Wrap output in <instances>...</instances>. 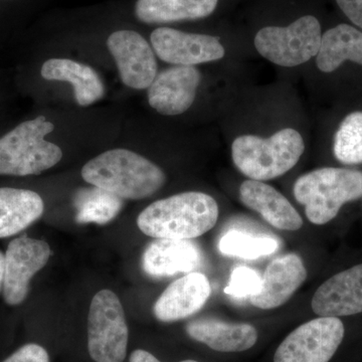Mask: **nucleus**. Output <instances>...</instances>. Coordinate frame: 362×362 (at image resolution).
<instances>
[{
    "instance_id": "1",
    "label": "nucleus",
    "mask_w": 362,
    "mask_h": 362,
    "mask_svg": "<svg viewBox=\"0 0 362 362\" xmlns=\"http://www.w3.org/2000/svg\"><path fill=\"white\" fill-rule=\"evenodd\" d=\"M218 214V202L211 195L181 192L147 206L138 216L137 226L154 239L192 240L211 230Z\"/></svg>"
},
{
    "instance_id": "2",
    "label": "nucleus",
    "mask_w": 362,
    "mask_h": 362,
    "mask_svg": "<svg viewBox=\"0 0 362 362\" xmlns=\"http://www.w3.org/2000/svg\"><path fill=\"white\" fill-rule=\"evenodd\" d=\"M82 177L94 187L127 199L151 197L166 181L159 166L128 149L108 150L88 161Z\"/></svg>"
},
{
    "instance_id": "3",
    "label": "nucleus",
    "mask_w": 362,
    "mask_h": 362,
    "mask_svg": "<svg viewBox=\"0 0 362 362\" xmlns=\"http://www.w3.org/2000/svg\"><path fill=\"white\" fill-rule=\"evenodd\" d=\"M295 199L305 206L313 225L329 223L347 202L362 197V171L325 168L300 176L293 188Z\"/></svg>"
},
{
    "instance_id": "4",
    "label": "nucleus",
    "mask_w": 362,
    "mask_h": 362,
    "mask_svg": "<svg viewBox=\"0 0 362 362\" xmlns=\"http://www.w3.org/2000/svg\"><path fill=\"white\" fill-rule=\"evenodd\" d=\"M303 138L292 128L278 131L270 138L243 135L232 144L235 168L250 180L266 181L291 170L304 153Z\"/></svg>"
},
{
    "instance_id": "5",
    "label": "nucleus",
    "mask_w": 362,
    "mask_h": 362,
    "mask_svg": "<svg viewBox=\"0 0 362 362\" xmlns=\"http://www.w3.org/2000/svg\"><path fill=\"white\" fill-rule=\"evenodd\" d=\"M54 130V124L39 116L0 138V175H37L57 165L63 151L45 139Z\"/></svg>"
},
{
    "instance_id": "6",
    "label": "nucleus",
    "mask_w": 362,
    "mask_h": 362,
    "mask_svg": "<svg viewBox=\"0 0 362 362\" xmlns=\"http://www.w3.org/2000/svg\"><path fill=\"white\" fill-rule=\"evenodd\" d=\"M129 330L118 296L101 290L90 302L88 315V350L96 362H123L127 356Z\"/></svg>"
},
{
    "instance_id": "7",
    "label": "nucleus",
    "mask_w": 362,
    "mask_h": 362,
    "mask_svg": "<svg viewBox=\"0 0 362 362\" xmlns=\"http://www.w3.org/2000/svg\"><path fill=\"white\" fill-rule=\"evenodd\" d=\"M321 40L320 23L314 16H305L285 28H262L255 37V47L272 63L292 68L317 57Z\"/></svg>"
},
{
    "instance_id": "8",
    "label": "nucleus",
    "mask_w": 362,
    "mask_h": 362,
    "mask_svg": "<svg viewBox=\"0 0 362 362\" xmlns=\"http://www.w3.org/2000/svg\"><path fill=\"white\" fill-rule=\"evenodd\" d=\"M337 317H319L302 324L285 338L274 362H329L344 338Z\"/></svg>"
},
{
    "instance_id": "9",
    "label": "nucleus",
    "mask_w": 362,
    "mask_h": 362,
    "mask_svg": "<svg viewBox=\"0 0 362 362\" xmlns=\"http://www.w3.org/2000/svg\"><path fill=\"white\" fill-rule=\"evenodd\" d=\"M52 255L45 240L23 237L11 240L6 252L4 298L6 304L23 303L30 291V282L42 270Z\"/></svg>"
},
{
    "instance_id": "10",
    "label": "nucleus",
    "mask_w": 362,
    "mask_h": 362,
    "mask_svg": "<svg viewBox=\"0 0 362 362\" xmlns=\"http://www.w3.org/2000/svg\"><path fill=\"white\" fill-rule=\"evenodd\" d=\"M150 40L156 56L175 66H194L218 61L226 54L220 39L213 35L159 28L152 32Z\"/></svg>"
},
{
    "instance_id": "11",
    "label": "nucleus",
    "mask_w": 362,
    "mask_h": 362,
    "mask_svg": "<svg viewBox=\"0 0 362 362\" xmlns=\"http://www.w3.org/2000/svg\"><path fill=\"white\" fill-rule=\"evenodd\" d=\"M123 84L135 90L148 89L157 75L156 52L134 30H118L107 40Z\"/></svg>"
},
{
    "instance_id": "12",
    "label": "nucleus",
    "mask_w": 362,
    "mask_h": 362,
    "mask_svg": "<svg viewBox=\"0 0 362 362\" xmlns=\"http://www.w3.org/2000/svg\"><path fill=\"white\" fill-rule=\"evenodd\" d=\"M201 81V73L195 66L165 69L157 74L149 86V105L161 115H180L194 104Z\"/></svg>"
},
{
    "instance_id": "13",
    "label": "nucleus",
    "mask_w": 362,
    "mask_h": 362,
    "mask_svg": "<svg viewBox=\"0 0 362 362\" xmlns=\"http://www.w3.org/2000/svg\"><path fill=\"white\" fill-rule=\"evenodd\" d=\"M306 278L307 270L301 257L296 254L278 257L267 267L261 288L250 297V301L263 310L278 308L293 296Z\"/></svg>"
},
{
    "instance_id": "14",
    "label": "nucleus",
    "mask_w": 362,
    "mask_h": 362,
    "mask_svg": "<svg viewBox=\"0 0 362 362\" xmlns=\"http://www.w3.org/2000/svg\"><path fill=\"white\" fill-rule=\"evenodd\" d=\"M311 305L320 317L362 313V264L328 279L317 289Z\"/></svg>"
},
{
    "instance_id": "15",
    "label": "nucleus",
    "mask_w": 362,
    "mask_h": 362,
    "mask_svg": "<svg viewBox=\"0 0 362 362\" xmlns=\"http://www.w3.org/2000/svg\"><path fill=\"white\" fill-rule=\"evenodd\" d=\"M211 294L209 279L199 272L183 276L164 290L154 304V315L162 322H173L201 310Z\"/></svg>"
},
{
    "instance_id": "16",
    "label": "nucleus",
    "mask_w": 362,
    "mask_h": 362,
    "mask_svg": "<svg viewBox=\"0 0 362 362\" xmlns=\"http://www.w3.org/2000/svg\"><path fill=\"white\" fill-rule=\"evenodd\" d=\"M202 252L190 240L156 239L145 249L142 268L154 278L192 273L202 263Z\"/></svg>"
},
{
    "instance_id": "17",
    "label": "nucleus",
    "mask_w": 362,
    "mask_h": 362,
    "mask_svg": "<svg viewBox=\"0 0 362 362\" xmlns=\"http://www.w3.org/2000/svg\"><path fill=\"white\" fill-rule=\"evenodd\" d=\"M240 199L244 206L261 214L269 225L279 230L295 232L303 226L301 216L284 195L263 181H244Z\"/></svg>"
},
{
    "instance_id": "18",
    "label": "nucleus",
    "mask_w": 362,
    "mask_h": 362,
    "mask_svg": "<svg viewBox=\"0 0 362 362\" xmlns=\"http://www.w3.org/2000/svg\"><path fill=\"white\" fill-rule=\"evenodd\" d=\"M187 332L192 339L220 352H242L252 349L258 340L254 326L245 323H228L214 318L190 321Z\"/></svg>"
},
{
    "instance_id": "19",
    "label": "nucleus",
    "mask_w": 362,
    "mask_h": 362,
    "mask_svg": "<svg viewBox=\"0 0 362 362\" xmlns=\"http://www.w3.org/2000/svg\"><path fill=\"white\" fill-rule=\"evenodd\" d=\"M42 77L73 85L76 101L87 107L104 97L103 81L92 66L69 59H51L42 66Z\"/></svg>"
},
{
    "instance_id": "20",
    "label": "nucleus",
    "mask_w": 362,
    "mask_h": 362,
    "mask_svg": "<svg viewBox=\"0 0 362 362\" xmlns=\"http://www.w3.org/2000/svg\"><path fill=\"white\" fill-rule=\"evenodd\" d=\"M39 194L18 188H0V238L23 232L44 214Z\"/></svg>"
},
{
    "instance_id": "21",
    "label": "nucleus",
    "mask_w": 362,
    "mask_h": 362,
    "mask_svg": "<svg viewBox=\"0 0 362 362\" xmlns=\"http://www.w3.org/2000/svg\"><path fill=\"white\" fill-rule=\"evenodd\" d=\"M218 0H137L135 16L147 25L201 20L214 13Z\"/></svg>"
},
{
    "instance_id": "22",
    "label": "nucleus",
    "mask_w": 362,
    "mask_h": 362,
    "mask_svg": "<svg viewBox=\"0 0 362 362\" xmlns=\"http://www.w3.org/2000/svg\"><path fill=\"white\" fill-rule=\"evenodd\" d=\"M344 61L362 66V32L342 23L322 35L316 64L321 71L332 73Z\"/></svg>"
},
{
    "instance_id": "23",
    "label": "nucleus",
    "mask_w": 362,
    "mask_h": 362,
    "mask_svg": "<svg viewBox=\"0 0 362 362\" xmlns=\"http://www.w3.org/2000/svg\"><path fill=\"white\" fill-rule=\"evenodd\" d=\"M77 221L81 223H97L104 225L118 214L122 206L121 197L96 187L85 189L78 194Z\"/></svg>"
},
{
    "instance_id": "24",
    "label": "nucleus",
    "mask_w": 362,
    "mask_h": 362,
    "mask_svg": "<svg viewBox=\"0 0 362 362\" xmlns=\"http://www.w3.org/2000/svg\"><path fill=\"white\" fill-rule=\"evenodd\" d=\"M333 151L343 164L362 163V112L345 117L335 134Z\"/></svg>"
},
{
    "instance_id": "25",
    "label": "nucleus",
    "mask_w": 362,
    "mask_h": 362,
    "mask_svg": "<svg viewBox=\"0 0 362 362\" xmlns=\"http://www.w3.org/2000/svg\"><path fill=\"white\" fill-rule=\"evenodd\" d=\"M278 247L277 240L272 238L256 237L237 230L226 233L218 244L220 251L223 255L246 259L269 256L277 251Z\"/></svg>"
},
{
    "instance_id": "26",
    "label": "nucleus",
    "mask_w": 362,
    "mask_h": 362,
    "mask_svg": "<svg viewBox=\"0 0 362 362\" xmlns=\"http://www.w3.org/2000/svg\"><path fill=\"white\" fill-rule=\"evenodd\" d=\"M261 284L262 277L258 272L240 266L233 270L225 293L235 298H250L259 292Z\"/></svg>"
},
{
    "instance_id": "27",
    "label": "nucleus",
    "mask_w": 362,
    "mask_h": 362,
    "mask_svg": "<svg viewBox=\"0 0 362 362\" xmlns=\"http://www.w3.org/2000/svg\"><path fill=\"white\" fill-rule=\"evenodd\" d=\"M2 362H49V356L40 344L28 343Z\"/></svg>"
},
{
    "instance_id": "28",
    "label": "nucleus",
    "mask_w": 362,
    "mask_h": 362,
    "mask_svg": "<svg viewBox=\"0 0 362 362\" xmlns=\"http://www.w3.org/2000/svg\"><path fill=\"white\" fill-rule=\"evenodd\" d=\"M337 2L350 21L362 28V0H337Z\"/></svg>"
},
{
    "instance_id": "29",
    "label": "nucleus",
    "mask_w": 362,
    "mask_h": 362,
    "mask_svg": "<svg viewBox=\"0 0 362 362\" xmlns=\"http://www.w3.org/2000/svg\"><path fill=\"white\" fill-rule=\"evenodd\" d=\"M130 362H161L146 350L137 349L131 354Z\"/></svg>"
},
{
    "instance_id": "30",
    "label": "nucleus",
    "mask_w": 362,
    "mask_h": 362,
    "mask_svg": "<svg viewBox=\"0 0 362 362\" xmlns=\"http://www.w3.org/2000/svg\"><path fill=\"white\" fill-rule=\"evenodd\" d=\"M4 274H6V256L0 252V291L4 288Z\"/></svg>"
},
{
    "instance_id": "31",
    "label": "nucleus",
    "mask_w": 362,
    "mask_h": 362,
    "mask_svg": "<svg viewBox=\"0 0 362 362\" xmlns=\"http://www.w3.org/2000/svg\"><path fill=\"white\" fill-rule=\"evenodd\" d=\"M180 362H199V361H189V359H188V361H180Z\"/></svg>"
}]
</instances>
